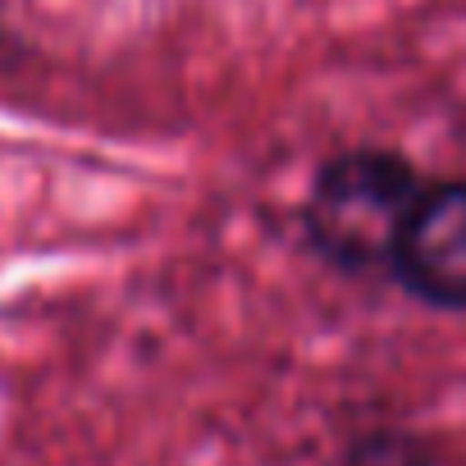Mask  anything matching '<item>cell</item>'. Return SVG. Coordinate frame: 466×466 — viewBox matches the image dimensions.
Instances as JSON below:
<instances>
[{
    "label": "cell",
    "mask_w": 466,
    "mask_h": 466,
    "mask_svg": "<svg viewBox=\"0 0 466 466\" xmlns=\"http://www.w3.org/2000/svg\"><path fill=\"white\" fill-rule=\"evenodd\" d=\"M420 192L425 187L402 156L384 147L343 151L311 183L302 210L307 238L339 270L389 266Z\"/></svg>",
    "instance_id": "cell-1"
},
{
    "label": "cell",
    "mask_w": 466,
    "mask_h": 466,
    "mask_svg": "<svg viewBox=\"0 0 466 466\" xmlns=\"http://www.w3.org/2000/svg\"><path fill=\"white\" fill-rule=\"evenodd\" d=\"M398 284L443 311H466V183H430L393 248Z\"/></svg>",
    "instance_id": "cell-2"
},
{
    "label": "cell",
    "mask_w": 466,
    "mask_h": 466,
    "mask_svg": "<svg viewBox=\"0 0 466 466\" xmlns=\"http://www.w3.org/2000/svg\"><path fill=\"white\" fill-rule=\"evenodd\" d=\"M339 466H439L434 452L416 439V434H402V430H375V434H361Z\"/></svg>",
    "instance_id": "cell-3"
}]
</instances>
